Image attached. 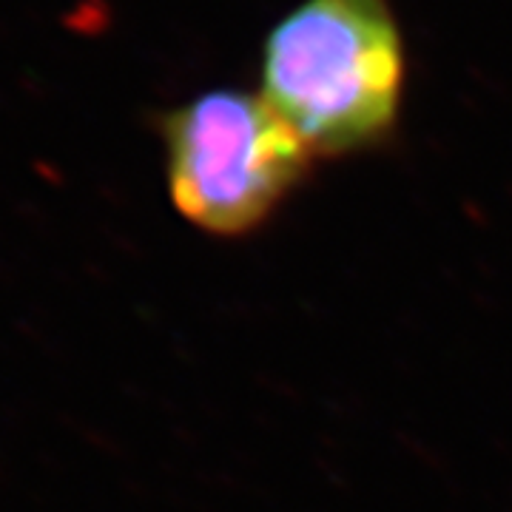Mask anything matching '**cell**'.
Here are the masks:
<instances>
[{
    "label": "cell",
    "mask_w": 512,
    "mask_h": 512,
    "mask_svg": "<svg viewBox=\"0 0 512 512\" xmlns=\"http://www.w3.org/2000/svg\"><path fill=\"white\" fill-rule=\"evenodd\" d=\"M262 97L316 157L382 143L402 111L407 57L387 0H302L262 46Z\"/></svg>",
    "instance_id": "cell-1"
},
{
    "label": "cell",
    "mask_w": 512,
    "mask_h": 512,
    "mask_svg": "<svg viewBox=\"0 0 512 512\" xmlns=\"http://www.w3.org/2000/svg\"><path fill=\"white\" fill-rule=\"evenodd\" d=\"M160 126L171 200L185 220L225 237L268 220L313 157L262 94L205 92Z\"/></svg>",
    "instance_id": "cell-2"
}]
</instances>
